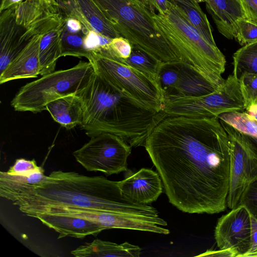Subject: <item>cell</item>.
<instances>
[{
    "instance_id": "obj_35",
    "label": "cell",
    "mask_w": 257,
    "mask_h": 257,
    "mask_svg": "<svg viewBox=\"0 0 257 257\" xmlns=\"http://www.w3.org/2000/svg\"><path fill=\"white\" fill-rule=\"evenodd\" d=\"M250 247L244 257H257V219L250 215Z\"/></svg>"
},
{
    "instance_id": "obj_31",
    "label": "cell",
    "mask_w": 257,
    "mask_h": 257,
    "mask_svg": "<svg viewBox=\"0 0 257 257\" xmlns=\"http://www.w3.org/2000/svg\"><path fill=\"white\" fill-rule=\"evenodd\" d=\"M238 205L245 207L250 215L257 219V179L246 187L240 196Z\"/></svg>"
},
{
    "instance_id": "obj_16",
    "label": "cell",
    "mask_w": 257,
    "mask_h": 257,
    "mask_svg": "<svg viewBox=\"0 0 257 257\" xmlns=\"http://www.w3.org/2000/svg\"><path fill=\"white\" fill-rule=\"evenodd\" d=\"M124 179L119 181L121 194L131 201L145 204L156 201L163 192L158 173L148 168L133 172L127 170Z\"/></svg>"
},
{
    "instance_id": "obj_3",
    "label": "cell",
    "mask_w": 257,
    "mask_h": 257,
    "mask_svg": "<svg viewBox=\"0 0 257 257\" xmlns=\"http://www.w3.org/2000/svg\"><path fill=\"white\" fill-rule=\"evenodd\" d=\"M79 95L83 104L79 126L90 138L110 133L132 147L144 146L154 128L166 117L164 111L152 110L122 94L95 71Z\"/></svg>"
},
{
    "instance_id": "obj_6",
    "label": "cell",
    "mask_w": 257,
    "mask_h": 257,
    "mask_svg": "<svg viewBox=\"0 0 257 257\" xmlns=\"http://www.w3.org/2000/svg\"><path fill=\"white\" fill-rule=\"evenodd\" d=\"M95 73L89 62L80 61L69 69L54 71L22 86L11 101L18 111L38 113L50 102L70 94H79Z\"/></svg>"
},
{
    "instance_id": "obj_15",
    "label": "cell",
    "mask_w": 257,
    "mask_h": 257,
    "mask_svg": "<svg viewBox=\"0 0 257 257\" xmlns=\"http://www.w3.org/2000/svg\"><path fill=\"white\" fill-rule=\"evenodd\" d=\"M63 19L79 20L87 30L112 39L120 37L93 0H56Z\"/></svg>"
},
{
    "instance_id": "obj_32",
    "label": "cell",
    "mask_w": 257,
    "mask_h": 257,
    "mask_svg": "<svg viewBox=\"0 0 257 257\" xmlns=\"http://www.w3.org/2000/svg\"><path fill=\"white\" fill-rule=\"evenodd\" d=\"M42 168V167L37 166L34 159L28 160L22 158L17 159L7 173L12 175L28 176Z\"/></svg>"
},
{
    "instance_id": "obj_36",
    "label": "cell",
    "mask_w": 257,
    "mask_h": 257,
    "mask_svg": "<svg viewBox=\"0 0 257 257\" xmlns=\"http://www.w3.org/2000/svg\"><path fill=\"white\" fill-rule=\"evenodd\" d=\"M63 19V28L68 32L79 33L83 31V26L80 22L73 18H67Z\"/></svg>"
},
{
    "instance_id": "obj_27",
    "label": "cell",
    "mask_w": 257,
    "mask_h": 257,
    "mask_svg": "<svg viewBox=\"0 0 257 257\" xmlns=\"http://www.w3.org/2000/svg\"><path fill=\"white\" fill-rule=\"evenodd\" d=\"M218 117L238 132L257 138V118L254 116L246 112L234 111L223 113Z\"/></svg>"
},
{
    "instance_id": "obj_34",
    "label": "cell",
    "mask_w": 257,
    "mask_h": 257,
    "mask_svg": "<svg viewBox=\"0 0 257 257\" xmlns=\"http://www.w3.org/2000/svg\"><path fill=\"white\" fill-rule=\"evenodd\" d=\"M245 19L257 25V0H240Z\"/></svg>"
},
{
    "instance_id": "obj_19",
    "label": "cell",
    "mask_w": 257,
    "mask_h": 257,
    "mask_svg": "<svg viewBox=\"0 0 257 257\" xmlns=\"http://www.w3.org/2000/svg\"><path fill=\"white\" fill-rule=\"evenodd\" d=\"M41 35H36L0 73V83L24 78L37 77L40 73L39 44Z\"/></svg>"
},
{
    "instance_id": "obj_21",
    "label": "cell",
    "mask_w": 257,
    "mask_h": 257,
    "mask_svg": "<svg viewBox=\"0 0 257 257\" xmlns=\"http://www.w3.org/2000/svg\"><path fill=\"white\" fill-rule=\"evenodd\" d=\"M46 110L56 122L67 130L80 125L82 121L83 104L79 94L55 99L47 104Z\"/></svg>"
},
{
    "instance_id": "obj_12",
    "label": "cell",
    "mask_w": 257,
    "mask_h": 257,
    "mask_svg": "<svg viewBox=\"0 0 257 257\" xmlns=\"http://www.w3.org/2000/svg\"><path fill=\"white\" fill-rule=\"evenodd\" d=\"M158 82L163 94L164 104L179 98L208 94L219 88L180 59L163 62Z\"/></svg>"
},
{
    "instance_id": "obj_30",
    "label": "cell",
    "mask_w": 257,
    "mask_h": 257,
    "mask_svg": "<svg viewBox=\"0 0 257 257\" xmlns=\"http://www.w3.org/2000/svg\"><path fill=\"white\" fill-rule=\"evenodd\" d=\"M238 30L235 39L241 45L257 42V25L246 20L238 21Z\"/></svg>"
},
{
    "instance_id": "obj_37",
    "label": "cell",
    "mask_w": 257,
    "mask_h": 257,
    "mask_svg": "<svg viewBox=\"0 0 257 257\" xmlns=\"http://www.w3.org/2000/svg\"><path fill=\"white\" fill-rule=\"evenodd\" d=\"M197 256L236 257V253L230 249L207 250Z\"/></svg>"
},
{
    "instance_id": "obj_10",
    "label": "cell",
    "mask_w": 257,
    "mask_h": 257,
    "mask_svg": "<svg viewBox=\"0 0 257 257\" xmlns=\"http://www.w3.org/2000/svg\"><path fill=\"white\" fill-rule=\"evenodd\" d=\"M25 213L29 216L37 213L70 216L90 220L102 227L104 230L125 229L168 234L170 230L162 226L167 222L161 218L117 213L69 207H42L26 209Z\"/></svg>"
},
{
    "instance_id": "obj_14",
    "label": "cell",
    "mask_w": 257,
    "mask_h": 257,
    "mask_svg": "<svg viewBox=\"0 0 257 257\" xmlns=\"http://www.w3.org/2000/svg\"><path fill=\"white\" fill-rule=\"evenodd\" d=\"M14 16L17 23L25 29L23 38L27 41L63 20L58 5L41 0H24L14 6Z\"/></svg>"
},
{
    "instance_id": "obj_7",
    "label": "cell",
    "mask_w": 257,
    "mask_h": 257,
    "mask_svg": "<svg viewBox=\"0 0 257 257\" xmlns=\"http://www.w3.org/2000/svg\"><path fill=\"white\" fill-rule=\"evenodd\" d=\"M95 71L122 94L152 110L164 111V99L158 82L116 57L110 48L92 52Z\"/></svg>"
},
{
    "instance_id": "obj_29",
    "label": "cell",
    "mask_w": 257,
    "mask_h": 257,
    "mask_svg": "<svg viewBox=\"0 0 257 257\" xmlns=\"http://www.w3.org/2000/svg\"><path fill=\"white\" fill-rule=\"evenodd\" d=\"M238 81L243 98L244 110L247 111L257 97V75L243 76Z\"/></svg>"
},
{
    "instance_id": "obj_4",
    "label": "cell",
    "mask_w": 257,
    "mask_h": 257,
    "mask_svg": "<svg viewBox=\"0 0 257 257\" xmlns=\"http://www.w3.org/2000/svg\"><path fill=\"white\" fill-rule=\"evenodd\" d=\"M154 9L155 27L179 59L219 87L225 80L222 74L225 69L226 59L217 46L203 37L176 3L167 0Z\"/></svg>"
},
{
    "instance_id": "obj_23",
    "label": "cell",
    "mask_w": 257,
    "mask_h": 257,
    "mask_svg": "<svg viewBox=\"0 0 257 257\" xmlns=\"http://www.w3.org/2000/svg\"><path fill=\"white\" fill-rule=\"evenodd\" d=\"M63 26V20L41 34L39 55L41 76L55 71L57 60L61 57V36Z\"/></svg>"
},
{
    "instance_id": "obj_20",
    "label": "cell",
    "mask_w": 257,
    "mask_h": 257,
    "mask_svg": "<svg viewBox=\"0 0 257 257\" xmlns=\"http://www.w3.org/2000/svg\"><path fill=\"white\" fill-rule=\"evenodd\" d=\"M30 217L37 218L44 225L58 232V239L66 236L84 238L89 235L96 236L104 230L93 222L77 217L47 213L34 214Z\"/></svg>"
},
{
    "instance_id": "obj_1",
    "label": "cell",
    "mask_w": 257,
    "mask_h": 257,
    "mask_svg": "<svg viewBox=\"0 0 257 257\" xmlns=\"http://www.w3.org/2000/svg\"><path fill=\"white\" fill-rule=\"evenodd\" d=\"M144 147L173 206L188 213L226 210L230 148L218 117H166Z\"/></svg>"
},
{
    "instance_id": "obj_26",
    "label": "cell",
    "mask_w": 257,
    "mask_h": 257,
    "mask_svg": "<svg viewBox=\"0 0 257 257\" xmlns=\"http://www.w3.org/2000/svg\"><path fill=\"white\" fill-rule=\"evenodd\" d=\"M85 34L84 32L72 33L65 30L63 26L61 36V56L84 57L89 61L91 53L88 51L84 44Z\"/></svg>"
},
{
    "instance_id": "obj_25",
    "label": "cell",
    "mask_w": 257,
    "mask_h": 257,
    "mask_svg": "<svg viewBox=\"0 0 257 257\" xmlns=\"http://www.w3.org/2000/svg\"><path fill=\"white\" fill-rule=\"evenodd\" d=\"M121 61L149 75L157 81L159 72L163 63L145 51L135 47H132L130 57Z\"/></svg>"
},
{
    "instance_id": "obj_13",
    "label": "cell",
    "mask_w": 257,
    "mask_h": 257,
    "mask_svg": "<svg viewBox=\"0 0 257 257\" xmlns=\"http://www.w3.org/2000/svg\"><path fill=\"white\" fill-rule=\"evenodd\" d=\"M251 229L249 212L243 206H237L218 220L214 231L218 247L244 257L250 247Z\"/></svg>"
},
{
    "instance_id": "obj_28",
    "label": "cell",
    "mask_w": 257,
    "mask_h": 257,
    "mask_svg": "<svg viewBox=\"0 0 257 257\" xmlns=\"http://www.w3.org/2000/svg\"><path fill=\"white\" fill-rule=\"evenodd\" d=\"M181 8L187 14L192 25L203 37L211 45H216L213 38L210 23L206 15L202 11L200 6L194 7H185Z\"/></svg>"
},
{
    "instance_id": "obj_22",
    "label": "cell",
    "mask_w": 257,
    "mask_h": 257,
    "mask_svg": "<svg viewBox=\"0 0 257 257\" xmlns=\"http://www.w3.org/2000/svg\"><path fill=\"white\" fill-rule=\"evenodd\" d=\"M142 248L138 245L125 241L117 244L99 239L90 243H85L71 251L77 257H139Z\"/></svg>"
},
{
    "instance_id": "obj_9",
    "label": "cell",
    "mask_w": 257,
    "mask_h": 257,
    "mask_svg": "<svg viewBox=\"0 0 257 257\" xmlns=\"http://www.w3.org/2000/svg\"><path fill=\"white\" fill-rule=\"evenodd\" d=\"M131 147L119 136L104 133L91 137L73 155L86 170L99 171L108 176L127 171Z\"/></svg>"
},
{
    "instance_id": "obj_17",
    "label": "cell",
    "mask_w": 257,
    "mask_h": 257,
    "mask_svg": "<svg viewBox=\"0 0 257 257\" xmlns=\"http://www.w3.org/2000/svg\"><path fill=\"white\" fill-rule=\"evenodd\" d=\"M26 31L25 29L16 21L14 6L1 12L0 73L29 42L23 38Z\"/></svg>"
},
{
    "instance_id": "obj_38",
    "label": "cell",
    "mask_w": 257,
    "mask_h": 257,
    "mask_svg": "<svg viewBox=\"0 0 257 257\" xmlns=\"http://www.w3.org/2000/svg\"><path fill=\"white\" fill-rule=\"evenodd\" d=\"M246 136L249 147L257 158V138Z\"/></svg>"
},
{
    "instance_id": "obj_8",
    "label": "cell",
    "mask_w": 257,
    "mask_h": 257,
    "mask_svg": "<svg viewBox=\"0 0 257 257\" xmlns=\"http://www.w3.org/2000/svg\"><path fill=\"white\" fill-rule=\"evenodd\" d=\"M244 110L240 85L233 74L215 91L208 94L182 97L165 104L167 116L191 117L216 116L224 112Z\"/></svg>"
},
{
    "instance_id": "obj_18",
    "label": "cell",
    "mask_w": 257,
    "mask_h": 257,
    "mask_svg": "<svg viewBox=\"0 0 257 257\" xmlns=\"http://www.w3.org/2000/svg\"><path fill=\"white\" fill-rule=\"evenodd\" d=\"M194 1L206 3V10L221 34L230 40L236 38L238 21L245 19L240 0Z\"/></svg>"
},
{
    "instance_id": "obj_33",
    "label": "cell",
    "mask_w": 257,
    "mask_h": 257,
    "mask_svg": "<svg viewBox=\"0 0 257 257\" xmlns=\"http://www.w3.org/2000/svg\"><path fill=\"white\" fill-rule=\"evenodd\" d=\"M110 46L114 56L120 61L128 58L132 51L131 43L122 37L111 39Z\"/></svg>"
},
{
    "instance_id": "obj_5",
    "label": "cell",
    "mask_w": 257,
    "mask_h": 257,
    "mask_svg": "<svg viewBox=\"0 0 257 257\" xmlns=\"http://www.w3.org/2000/svg\"><path fill=\"white\" fill-rule=\"evenodd\" d=\"M120 37L163 62L180 59L155 26L147 0H93Z\"/></svg>"
},
{
    "instance_id": "obj_2",
    "label": "cell",
    "mask_w": 257,
    "mask_h": 257,
    "mask_svg": "<svg viewBox=\"0 0 257 257\" xmlns=\"http://www.w3.org/2000/svg\"><path fill=\"white\" fill-rule=\"evenodd\" d=\"M0 196L21 211L42 207H69L117 213L159 217L149 204L133 202L121 192L119 181L87 176L75 172L55 171L37 184L10 178L0 172Z\"/></svg>"
},
{
    "instance_id": "obj_39",
    "label": "cell",
    "mask_w": 257,
    "mask_h": 257,
    "mask_svg": "<svg viewBox=\"0 0 257 257\" xmlns=\"http://www.w3.org/2000/svg\"><path fill=\"white\" fill-rule=\"evenodd\" d=\"M41 1H45L49 3H50V4H53V5H57V3L56 0H41Z\"/></svg>"
},
{
    "instance_id": "obj_24",
    "label": "cell",
    "mask_w": 257,
    "mask_h": 257,
    "mask_svg": "<svg viewBox=\"0 0 257 257\" xmlns=\"http://www.w3.org/2000/svg\"><path fill=\"white\" fill-rule=\"evenodd\" d=\"M232 74L237 80L257 75V42L244 45L233 55Z\"/></svg>"
},
{
    "instance_id": "obj_11",
    "label": "cell",
    "mask_w": 257,
    "mask_h": 257,
    "mask_svg": "<svg viewBox=\"0 0 257 257\" xmlns=\"http://www.w3.org/2000/svg\"><path fill=\"white\" fill-rule=\"evenodd\" d=\"M227 134L230 148L229 183L227 206H237L246 187L257 179V158L249 147L247 136L220 120Z\"/></svg>"
}]
</instances>
